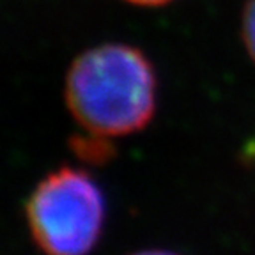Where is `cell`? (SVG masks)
Instances as JSON below:
<instances>
[{"instance_id": "obj_1", "label": "cell", "mask_w": 255, "mask_h": 255, "mask_svg": "<svg viewBox=\"0 0 255 255\" xmlns=\"http://www.w3.org/2000/svg\"><path fill=\"white\" fill-rule=\"evenodd\" d=\"M64 98L73 119L96 136H126L151 123L156 75L138 48L107 43L73 60Z\"/></svg>"}, {"instance_id": "obj_2", "label": "cell", "mask_w": 255, "mask_h": 255, "mask_svg": "<svg viewBox=\"0 0 255 255\" xmlns=\"http://www.w3.org/2000/svg\"><path fill=\"white\" fill-rule=\"evenodd\" d=\"M25 215L44 255H87L103 231L105 197L89 172L64 165L32 190Z\"/></svg>"}, {"instance_id": "obj_3", "label": "cell", "mask_w": 255, "mask_h": 255, "mask_svg": "<svg viewBox=\"0 0 255 255\" xmlns=\"http://www.w3.org/2000/svg\"><path fill=\"white\" fill-rule=\"evenodd\" d=\"M241 37L247 52L255 60V0H248L241 18Z\"/></svg>"}, {"instance_id": "obj_4", "label": "cell", "mask_w": 255, "mask_h": 255, "mask_svg": "<svg viewBox=\"0 0 255 255\" xmlns=\"http://www.w3.org/2000/svg\"><path fill=\"white\" fill-rule=\"evenodd\" d=\"M129 4L140 5V7H159V5H165L172 0H126Z\"/></svg>"}, {"instance_id": "obj_5", "label": "cell", "mask_w": 255, "mask_h": 255, "mask_svg": "<svg viewBox=\"0 0 255 255\" xmlns=\"http://www.w3.org/2000/svg\"><path fill=\"white\" fill-rule=\"evenodd\" d=\"M133 255H177V254H172V252H165V250H143Z\"/></svg>"}]
</instances>
